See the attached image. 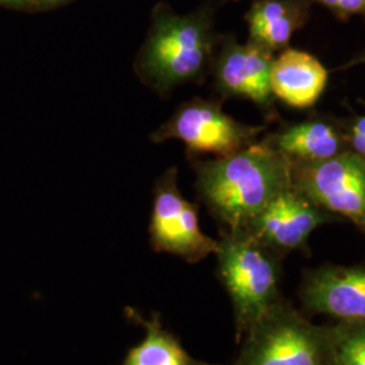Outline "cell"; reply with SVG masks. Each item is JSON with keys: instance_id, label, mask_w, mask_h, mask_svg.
<instances>
[{"instance_id": "cell-1", "label": "cell", "mask_w": 365, "mask_h": 365, "mask_svg": "<svg viewBox=\"0 0 365 365\" xmlns=\"http://www.w3.org/2000/svg\"><path fill=\"white\" fill-rule=\"evenodd\" d=\"M196 191L223 232L250 221L291 182V161L265 138L226 157L197 161Z\"/></svg>"}, {"instance_id": "cell-2", "label": "cell", "mask_w": 365, "mask_h": 365, "mask_svg": "<svg viewBox=\"0 0 365 365\" xmlns=\"http://www.w3.org/2000/svg\"><path fill=\"white\" fill-rule=\"evenodd\" d=\"M217 46L207 11L185 16L160 14L135 61V71L150 88L168 93L178 86L206 78Z\"/></svg>"}, {"instance_id": "cell-3", "label": "cell", "mask_w": 365, "mask_h": 365, "mask_svg": "<svg viewBox=\"0 0 365 365\" xmlns=\"http://www.w3.org/2000/svg\"><path fill=\"white\" fill-rule=\"evenodd\" d=\"M215 255L220 280L232 300L240 342L249 327L280 299L279 256L245 229L223 232Z\"/></svg>"}, {"instance_id": "cell-4", "label": "cell", "mask_w": 365, "mask_h": 365, "mask_svg": "<svg viewBox=\"0 0 365 365\" xmlns=\"http://www.w3.org/2000/svg\"><path fill=\"white\" fill-rule=\"evenodd\" d=\"M233 365H334L331 327L314 325L286 300L249 327Z\"/></svg>"}, {"instance_id": "cell-5", "label": "cell", "mask_w": 365, "mask_h": 365, "mask_svg": "<svg viewBox=\"0 0 365 365\" xmlns=\"http://www.w3.org/2000/svg\"><path fill=\"white\" fill-rule=\"evenodd\" d=\"M291 182L314 205L365 235V157L348 150L327 161L291 163Z\"/></svg>"}, {"instance_id": "cell-6", "label": "cell", "mask_w": 365, "mask_h": 365, "mask_svg": "<svg viewBox=\"0 0 365 365\" xmlns=\"http://www.w3.org/2000/svg\"><path fill=\"white\" fill-rule=\"evenodd\" d=\"M267 125L253 126L227 115L220 102L196 98L152 134L155 143L179 140L192 155L226 157L259 141Z\"/></svg>"}, {"instance_id": "cell-7", "label": "cell", "mask_w": 365, "mask_h": 365, "mask_svg": "<svg viewBox=\"0 0 365 365\" xmlns=\"http://www.w3.org/2000/svg\"><path fill=\"white\" fill-rule=\"evenodd\" d=\"M149 235L156 252L170 253L191 264L217 253L218 241L202 232L197 207L180 192L175 168L167 170L157 182Z\"/></svg>"}, {"instance_id": "cell-8", "label": "cell", "mask_w": 365, "mask_h": 365, "mask_svg": "<svg viewBox=\"0 0 365 365\" xmlns=\"http://www.w3.org/2000/svg\"><path fill=\"white\" fill-rule=\"evenodd\" d=\"M274 53L252 42L223 41L212 61L215 90L223 98L248 99L257 106L268 122L277 120L276 98L271 86Z\"/></svg>"}, {"instance_id": "cell-9", "label": "cell", "mask_w": 365, "mask_h": 365, "mask_svg": "<svg viewBox=\"0 0 365 365\" xmlns=\"http://www.w3.org/2000/svg\"><path fill=\"white\" fill-rule=\"evenodd\" d=\"M334 215L314 205L292 185L261 210L247 226V232L279 257L306 248L310 235Z\"/></svg>"}, {"instance_id": "cell-10", "label": "cell", "mask_w": 365, "mask_h": 365, "mask_svg": "<svg viewBox=\"0 0 365 365\" xmlns=\"http://www.w3.org/2000/svg\"><path fill=\"white\" fill-rule=\"evenodd\" d=\"M302 299L313 313L365 319V268L327 265L306 276Z\"/></svg>"}, {"instance_id": "cell-11", "label": "cell", "mask_w": 365, "mask_h": 365, "mask_svg": "<svg viewBox=\"0 0 365 365\" xmlns=\"http://www.w3.org/2000/svg\"><path fill=\"white\" fill-rule=\"evenodd\" d=\"M264 138L291 163L327 161L351 150L345 138L342 119L322 114L282 125Z\"/></svg>"}, {"instance_id": "cell-12", "label": "cell", "mask_w": 365, "mask_h": 365, "mask_svg": "<svg viewBox=\"0 0 365 365\" xmlns=\"http://www.w3.org/2000/svg\"><path fill=\"white\" fill-rule=\"evenodd\" d=\"M329 72L310 53L287 48L276 56L271 86L276 101L294 108H310L324 95Z\"/></svg>"}, {"instance_id": "cell-13", "label": "cell", "mask_w": 365, "mask_h": 365, "mask_svg": "<svg viewBox=\"0 0 365 365\" xmlns=\"http://www.w3.org/2000/svg\"><path fill=\"white\" fill-rule=\"evenodd\" d=\"M313 0H256L248 14L249 42L269 52L289 48L294 34L306 25Z\"/></svg>"}, {"instance_id": "cell-14", "label": "cell", "mask_w": 365, "mask_h": 365, "mask_svg": "<svg viewBox=\"0 0 365 365\" xmlns=\"http://www.w3.org/2000/svg\"><path fill=\"white\" fill-rule=\"evenodd\" d=\"M125 315L144 327L145 337L131 348L120 365H212L187 352L180 339L164 329L160 314L153 313L150 319H145L135 309L126 307Z\"/></svg>"}, {"instance_id": "cell-15", "label": "cell", "mask_w": 365, "mask_h": 365, "mask_svg": "<svg viewBox=\"0 0 365 365\" xmlns=\"http://www.w3.org/2000/svg\"><path fill=\"white\" fill-rule=\"evenodd\" d=\"M330 327L333 364L365 365V319H339Z\"/></svg>"}, {"instance_id": "cell-16", "label": "cell", "mask_w": 365, "mask_h": 365, "mask_svg": "<svg viewBox=\"0 0 365 365\" xmlns=\"http://www.w3.org/2000/svg\"><path fill=\"white\" fill-rule=\"evenodd\" d=\"M342 126L349 149L365 157V114L342 119Z\"/></svg>"}, {"instance_id": "cell-17", "label": "cell", "mask_w": 365, "mask_h": 365, "mask_svg": "<svg viewBox=\"0 0 365 365\" xmlns=\"http://www.w3.org/2000/svg\"><path fill=\"white\" fill-rule=\"evenodd\" d=\"M324 6L336 18L348 21L353 15H365V0H313Z\"/></svg>"}, {"instance_id": "cell-18", "label": "cell", "mask_w": 365, "mask_h": 365, "mask_svg": "<svg viewBox=\"0 0 365 365\" xmlns=\"http://www.w3.org/2000/svg\"><path fill=\"white\" fill-rule=\"evenodd\" d=\"M0 4L13 6V7H24V6L36 4V1L34 0H0Z\"/></svg>"}, {"instance_id": "cell-19", "label": "cell", "mask_w": 365, "mask_h": 365, "mask_svg": "<svg viewBox=\"0 0 365 365\" xmlns=\"http://www.w3.org/2000/svg\"><path fill=\"white\" fill-rule=\"evenodd\" d=\"M359 64H365V49L363 52L359 53L348 64L341 66V69H348L351 66H359Z\"/></svg>"}, {"instance_id": "cell-20", "label": "cell", "mask_w": 365, "mask_h": 365, "mask_svg": "<svg viewBox=\"0 0 365 365\" xmlns=\"http://www.w3.org/2000/svg\"><path fill=\"white\" fill-rule=\"evenodd\" d=\"M36 4H42V6H54V4H60L66 0H34Z\"/></svg>"}, {"instance_id": "cell-21", "label": "cell", "mask_w": 365, "mask_h": 365, "mask_svg": "<svg viewBox=\"0 0 365 365\" xmlns=\"http://www.w3.org/2000/svg\"><path fill=\"white\" fill-rule=\"evenodd\" d=\"M364 18H365V15H364Z\"/></svg>"}]
</instances>
